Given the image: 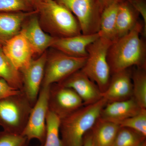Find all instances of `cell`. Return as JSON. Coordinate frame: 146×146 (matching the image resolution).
Returning <instances> with one entry per match:
<instances>
[{
  "label": "cell",
  "instance_id": "obj_6",
  "mask_svg": "<svg viewBox=\"0 0 146 146\" xmlns=\"http://www.w3.org/2000/svg\"><path fill=\"white\" fill-rule=\"evenodd\" d=\"M86 58L73 57L55 50L49 55H47L41 86L60 83L73 73L81 70Z\"/></svg>",
  "mask_w": 146,
  "mask_h": 146
},
{
  "label": "cell",
  "instance_id": "obj_9",
  "mask_svg": "<svg viewBox=\"0 0 146 146\" xmlns=\"http://www.w3.org/2000/svg\"><path fill=\"white\" fill-rule=\"evenodd\" d=\"M84 106L81 98L73 89L58 83L50 85L48 108L60 119Z\"/></svg>",
  "mask_w": 146,
  "mask_h": 146
},
{
  "label": "cell",
  "instance_id": "obj_25",
  "mask_svg": "<svg viewBox=\"0 0 146 146\" xmlns=\"http://www.w3.org/2000/svg\"><path fill=\"white\" fill-rule=\"evenodd\" d=\"M120 127L127 128L146 137V109H142L137 115L118 124Z\"/></svg>",
  "mask_w": 146,
  "mask_h": 146
},
{
  "label": "cell",
  "instance_id": "obj_16",
  "mask_svg": "<svg viewBox=\"0 0 146 146\" xmlns=\"http://www.w3.org/2000/svg\"><path fill=\"white\" fill-rule=\"evenodd\" d=\"M141 109L133 98L125 100L108 102L102 109L99 118L118 124L137 115Z\"/></svg>",
  "mask_w": 146,
  "mask_h": 146
},
{
  "label": "cell",
  "instance_id": "obj_11",
  "mask_svg": "<svg viewBox=\"0 0 146 146\" xmlns=\"http://www.w3.org/2000/svg\"><path fill=\"white\" fill-rule=\"evenodd\" d=\"M1 47L7 57L20 72L26 68L33 59L34 53L22 30Z\"/></svg>",
  "mask_w": 146,
  "mask_h": 146
},
{
  "label": "cell",
  "instance_id": "obj_2",
  "mask_svg": "<svg viewBox=\"0 0 146 146\" xmlns=\"http://www.w3.org/2000/svg\"><path fill=\"white\" fill-rule=\"evenodd\" d=\"M33 7L42 29L52 36L64 38L82 34L75 16L56 0H38Z\"/></svg>",
  "mask_w": 146,
  "mask_h": 146
},
{
  "label": "cell",
  "instance_id": "obj_3",
  "mask_svg": "<svg viewBox=\"0 0 146 146\" xmlns=\"http://www.w3.org/2000/svg\"><path fill=\"white\" fill-rule=\"evenodd\" d=\"M107 103L102 98L60 119L62 146H82L84 136L93 127Z\"/></svg>",
  "mask_w": 146,
  "mask_h": 146
},
{
  "label": "cell",
  "instance_id": "obj_27",
  "mask_svg": "<svg viewBox=\"0 0 146 146\" xmlns=\"http://www.w3.org/2000/svg\"><path fill=\"white\" fill-rule=\"evenodd\" d=\"M30 141L21 134L0 131V146H29Z\"/></svg>",
  "mask_w": 146,
  "mask_h": 146
},
{
  "label": "cell",
  "instance_id": "obj_32",
  "mask_svg": "<svg viewBox=\"0 0 146 146\" xmlns=\"http://www.w3.org/2000/svg\"><path fill=\"white\" fill-rule=\"evenodd\" d=\"M29 1L31 3L33 6L35 4L38 0H29Z\"/></svg>",
  "mask_w": 146,
  "mask_h": 146
},
{
  "label": "cell",
  "instance_id": "obj_7",
  "mask_svg": "<svg viewBox=\"0 0 146 146\" xmlns=\"http://www.w3.org/2000/svg\"><path fill=\"white\" fill-rule=\"evenodd\" d=\"M73 13L82 33L90 35L99 30L102 10L97 0H56Z\"/></svg>",
  "mask_w": 146,
  "mask_h": 146
},
{
  "label": "cell",
  "instance_id": "obj_34",
  "mask_svg": "<svg viewBox=\"0 0 146 146\" xmlns=\"http://www.w3.org/2000/svg\"><path fill=\"white\" fill-rule=\"evenodd\" d=\"M42 146V145H38V146Z\"/></svg>",
  "mask_w": 146,
  "mask_h": 146
},
{
  "label": "cell",
  "instance_id": "obj_28",
  "mask_svg": "<svg viewBox=\"0 0 146 146\" xmlns=\"http://www.w3.org/2000/svg\"><path fill=\"white\" fill-rule=\"evenodd\" d=\"M134 9L140 14L143 18L144 22L143 33L145 35L146 30V5L143 0H128Z\"/></svg>",
  "mask_w": 146,
  "mask_h": 146
},
{
  "label": "cell",
  "instance_id": "obj_18",
  "mask_svg": "<svg viewBox=\"0 0 146 146\" xmlns=\"http://www.w3.org/2000/svg\"><path fill=\"white\" fill-rule=\"evenodd\" d=\"M138 12L128 1L120 2L117 18L115 41L127 34L138 23Z\"/></svg>",
  "mask_w": 146,
  "mask_h": 146
},
{
  "label": "cell",
  "instance_id": "obj_33",
  "mask_svg": "<svg viewBox=\"0 0 146 146\" xmlns=\"http://www.w3.org/2000/svg\"><path fill=\"white\" fill-rule=\"evenodd\" d=\"M140 146H146V140H145V141H143V143H142V144H141V145Z\"/></svg>",
  "mask_w": 146,
  "mask_h": 146
},
{
  "label": "cell",
  "instance_id": "obj_29",
  "mask_svg": "<svg viewBox=\"0 0 146 146\" xmlns=\"http://www.w3.org/2000/svg\"><path fill=\"white\" fill-rule=\"evenodd\" d=\"M21 91L14 89L4 80L0 78V100L11 95L18 94Z\"/></svg>",
  "mask_w": 146,
  "mask_h": 146
},
{
  "label": "cell",
  "instance_id": "obj_20",
  "mask_svg": "<svg viewBox=\"0 0 146 146\" xmlns=\"http://www.w3.org/2000/svg\"><path fill=\"white\" fill-rule=\"evenodd\" d=\"M120 2H116L105 7L101 16L99 30L98 34L100 38L112 42L115 39L116 18Z\"/></svg>",
  "mask_w": 146,
  "mask_h": 146
},
{
  "label": "cell",
  "instance_id": "obj_21",
  "mask_svg": "<svg viewBox=\"0 0 146 146\" xmlns=\"http://www.w3.org/2000/svg\"><path fill=\"white\" fill-rule=\"evenodd\" d=\"M0 78L17 90L22 91L23 87L22 73L13 66L7 57L0 45Z\"/></svg>",
  "mask_w": 146,
  "mask_h": 146
},
{
  "label": "cell",
  "instance_id": "obj_15",
  "mask_svg": "<svg viewBox=\"0 0 146 146\" xmlns=\"http://www.w3.org/2000/svg\"><path fill=\"white\" fill-rule=\"evenodd\" d=\"M131 71L127 69L111 75L107 89L102 94L107 103L121 101L132 98Z\"/></svg>",
  "mask_w": 146,
  "mask_h": 146
},
{
  "label": "cell",
  "instance_id": "obj_10",
  "mask_svg": "<svg viewBox=\"0 0 146 146\" xmlns=\"http://www.w3.org/2000/svg\"><path fill=\"white\" fill-rule=\"evenodd\" d=\"M47 58L45 52L38 58L33 59L28 66L21 72L23 78L22 92L33 106L36 102L42 86Z\"/></svg>",
  "mask_w": 146,
  "mask_h": 146
},
{
  "label": "cell",
  "instance_id": "obj_19",
  "mask_svg": "<svg viewBox=\"0 0 146 146\" xmlns=\"http://www.w3.org/2000/svg\"><path fill=\"white\" fill-rule=\"evenodd\" d=\"M120 128L117 124L99 118L91 129L94 146H112Z\"/></svg>",
  "mask_w": 146,
  "mask_h": 146
},
{
  "label": "cell",
  "instance_id": "obj_23",
  "mask_svg": "<svg viewBox=\"0 0 146 146\" xmlns=\"http://www.w3.org/2000/svg\"><path fill=\"white\" fill-rule=\"evenodd\" d=\"M60 119L48 110L46 117V132L42 146H62L60 137Z\"/></svg>",
  "mask_w": 146,
  "mask_h": 146
},
{
  "label": "cell",
  "instance_id": "obj_30",
  "mask_svg": "<svg viewBox=\"0 0 146 146\" xmlns=\"http://www.w3.org/2000/svg\"><path fill=\"white\" fill-rule=\"evenodd\" d=\"M82 146H94L91 130L84 136Z\"/></svg>",
  "mask_w": 146,
  "mask_h": 146
},
{
  "label": "cell",
  "instance_id": "obj_17",
  "mask_svg": "<svg viewBox=\"0 0 146 146\" xmlns=\"http://www.w3.org/2000/svg\"><path fill=\"white\" fill-rule=\"evenodd\" d=\"M36 10L30 12H0V45L18 34L25 21Z\"/></svg>",
  "mask_w": 146,
  "mask_h": 146
},
{
  "label": "cell",
  "instance_id": "obj_24",
  "mask_svg": "<svg viewBox=\"0 0 146 146\" xmlns=\"http://www.w3.org/2000/svg\"><path fill=\"white\" fill-rule=\"evenodd\" d=\"M146 137L130 129L120 127L111 146H140Z\"/></svg>",
  "mask_w": 146,
  "mask_h": 146
},
{
  "label": "cell",
  "instance_id": "obj_5",
  "mask_svg": "<svg viewBox=\"0 0 146 146\" xmlns=\"http://www.w3.org/2000/svg\"><path fill=\"white\" fill-rule=\"evenodd\" d=\"M33 106L22 91L0 100V126L3 130L22 134Z\"/></svg>",
  "mask_w": 146,
  "mask_h": 146
},
{
  "label": "cell",
  "instance_id": "obj_31",
  "mask_svg": "<svg viewBox=\"0 0 146 146\" xmlns=\"http://www.w3.org/2000/svg\"><path fill=\"white\" fill-rule=\"evenodd\" d=\"M123 0H97L102 11L105 7L116 2H121Z\"/></svg>",
  "mask_w": 146,
  "mask_h": 146
},
{
  "label": "cell",
  "instance_id": "obj_22",
  "mask_svg": "<svg viewBox=\"0 0 146 146\" xmlns=\"http://www.w3.org/2000/svg\"><path fill=\"white\" fill-rule=\"evenodd\" d=\"M132 98L142 109H146V68H136L131 71Z\"/></svg>",
  "mask_w": 146,
  "mask_h": 146
},
{
  "label": "cell",
  "instance_id": "obj_8",
  "mask_svg": "<svg viewBox=\"0 0 146 146\" xmlns=\"http://www.w3.org/2000/svg\"><path fill=\"white\" fill-rule=\"evenodd\" d=\"M50 86H41L39 96L32 108L22 135L30 141L36 139L43 145L46 132V117Z\"/></svg>",
  "mask_w": 146,
  "mask_h": 146
},
{
  "label": "cell",
  "instance_id": "obj_12",
  "mask_svg": "<svg viewBox=\"0 0 146 146\" xmlns=\"http://www.w3.org/2000/svg\"><path fill=\"white\" fill-rule=\"evenodd\" d=\"M58 84L73 89L81 98L84 106L93 104L102 98L98 86L81 70Z\"/></svg>",
  "mask_w": 146,
  "mask_h": 146
},
{
  "label": "cell",
  "instance_id": "obj_4",
  "mask_svg": "<svg viewBox=\"0 0 146 146\" xmlns=\"http://www.w3.org/2000/svg\"><path fill=\"white\" fill-rule=\"evenodd\" d=\"M112 42L99 37L87 47L88 56L81 70L98 85L102 93L107 89L111 76L107 60L108 49Z\"/></svg>",
  "mask_w": 146,
  "mask_h": 146
},
{
  "label": "cell",
  "instance_id": "obj_13",
  "mask_svg": "<svg viewBox=\"0 0 146 146\" xmlns=\"http://www.w3.org/2000/svg\"><path fill=\"white\" fill-rule=\"evenodd\" d=\"M26 23H24L21 30L34 54L41 55L47 48L51 46L55 37L44 31L39 23L37 12L30 16Z\"/></svg>",
  "mask_w": 146,
  "mask_h": 146
},
{
  "label": "cell",
  "instance_id": "obj_14",
  "mask_svg": "<svg viewBox=\"0 0 146 146\" xmlns=\"http://www.w3.org/2000/svg\"><path fill=\"white\" fill-rule=\"evenodd\" d=\"M99 37L98 33L82 34L64 38H55L51 48L70 56L86 58L87 48Z\"/></svg>",
  "mask_w": 146,
  "mask_h": 146
},
{
  "label": "cell",
  "instance_id": "obj_1",
  "mask_svg": "<svg viewBox=\"0 0 146 146\" xmlns=\"http://www.w3.org/2000/svg\"><path fill=\"white\" fill-rule=\"evenodd\" d=\"M143 29L138 22L128 33L112 42L107 54L111 75L133 66L146 68V44L140 36Z\"/></svg>",
  "mask_w": 146,
  "mask_h": 146
},
{
  "label": "cell",
  "instance_id": "obj_26",
  "mask_svg": "<svg viewBox=\"0 0 146 146\" xmlns=\"http://www.w3.org/2000/svg\"><path fill=\"white\" fill-rule=\"evenodd\" d=\"M34 10L29 0H0V12H30Z\"/></svg>",
  "mask_w": 146,
  "mask_h": 146
}]
</instances>
